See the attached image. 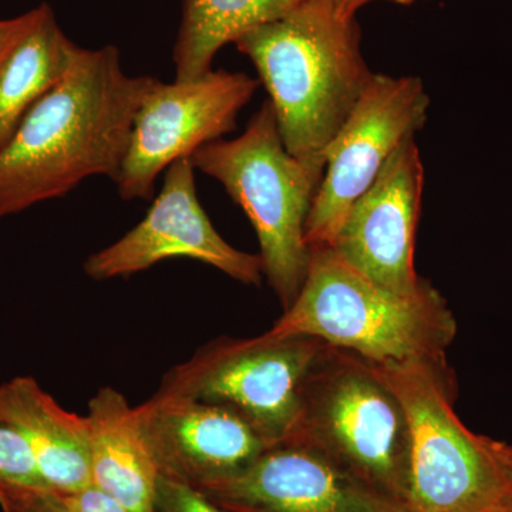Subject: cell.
I'll use <instances>...</instances> for the list:
<instances>
[{
	"label": "cell",
	"instance_id": "cell-1",
	"mask_svg": "<svg viewBox=\"0 0 512 512\" xmlns=\"http://www.w3.org/2000/svg\"><path fill=\"white\" fill-rule=\"evenodd\" d=\"M153 82L124 73L117 47H80L66 76L0 148V220L64 197L94 175L116 183Z\"/></svg>",
	"mask_w": 512,
	"mask_h": 512
},
{
	"label": "cell",
	"instance_id": "cell-2",
	"mask_svg": "<svg viewBox=\"0 0 512 512\" xmlns=\"http://www.w3.org/2000/svg\"><path fill=\"white\" fill-rule=\"evenodd\" d=\"M234 45L254 63L289 154L325 163L326 148L375 74L360 50L356 18L340 15L332 0H308Z\"/></svg>",
	"mask_w": 512,
	"mask_h": 512
},
{
	"label": "cell",
	"instance_id": "cell-3",
	"mask_svg": "<svg viewBox=\"0 0 512 512\" xmlns=\"http://www.w3.org/2000/svg\"><path fill=\"white\" fill-rule=\"evenodd\" d=\"M309 249L301 291L269 335L311 336L379 365L447 362L457 320L430 282L413 295H400L357 271L332 247Z\"/></svg>",
	"mask_w": 512,
	"mask_h": 512
},
{
	"label": "cell",
	"instance_id": "cell-4",
	"mask_svg": "<svg viewBox=\"0 0 512 512\" xmlns=\"http://www.w3.org/2000/svg\"><path fill=\"white\" fill-rule=\"evenodd\" d=\"M190 158L195 170L215 178L247 214L264 275L286 311L308 274L305 225L325 163L289 154L269 100L241 136L205 144Z\"/></svg>",
	"mask_w": 512,
	"mask_h": 512
},
{
	"label": "cell",
	"instance_id": "cell-5",
	"mask_svg": "<svg viewBox=\"0 0 512 512\" xmlns=\"http://www.w3.org/2000/svg\"><path fill=\"white\" fill-rule=\"evenodd\" d=\"M292 440L316 448L370 490L404 508L409 423L377 363L326 345L306 377Z\"/></svg>",
	"mask_w": 512,
	"mask_h": 512
},
{
	"label": "cell",
	"instance_id": "cell-6",
	"mask_svg": "<svg viewBox=\"0 0 512 512\" xmlns=\"http://www.w3.org/2000/svg\"><path fill=\"white\" fill-rule=\"evenodd\" d=\"M379 366L409 423L406 512L507 508L511 485L484 436L457 416L456 379L448 363L406 360Z\"/></svg>",
	"mask_w": 512,
	"mask_h": 512
},
{
	"label": "cell",
	"instance_id": "cell-7",
	"mask_svg": "<svg viewBox=\"0 0 512 512\" xmlns=\"http://www.w3.org/2000/svg\"><path fill=\"white\" fill-rule=\"evenodd\" d=\"M325 348L311 336L268 332L214 340L171 369L156 394L225 407L276 446L295 436L306 377Z\"/></svg>",
	"mask_w": 512,
	"mask_h": 512
},
{
	"label": "cell",
	"instance_id": "cell-8",
	"mask_svg": "<svg viewBox=\"0 0 512 512\" xmlns=\"http://www.w3.org/2000/svg\"><path fill=\"white\" fill-rule=\"evenodd\" d=\"M420 77L373 74L365 93L325 151V173L305 225L311 247H332L346 214L373 184L393 151L429 116Z\"/></svg>",
	"mask_w": 512,
	"mask_h": 512
},
{
	"label": "cell",
	"instance_id": "cell-9",
	"mask_svg": "<svg viewBox=\"0 0 512 512\" xmlns=\"http://www.w3.org/2000/svg\"><path fill=\"white\" fill-rule=\"evenodd\" d=\"M259 84L248 74L225 70L187 82L154 79L134 119L116 181L120 197L147 200L158 175L171 164L232 133Z\"/></svg>",
	"mask_w": 512,
	"mask_h": 512
},
{
	"label": "cell",
	"instance_id": "cell-10",
	"mask_svg": "<svg viewBox=\"0 0 512 512\" xmlns=\"http://www.w3.org/2000/svg\"><path fill=\"white\" fill-rule=\"evenodd\" d=\"M171 258L195 259L245 285L258 286L264 276L259 255L229 245L202 210L191 158L167 168L163 190L143 221L110 247L90 255L84 272L94 281H107L138 274Z\"/></svg>",
	"mask_w": 512,
	"mask_h": 512
},
{
	"label": "cell",
	"instance_id": "cell-11",
	"mask_svg": "<svg viewBox=\"0 0 512 512\" xmlns=\"http://www.w3.org/2000/svg\"><path fill=\"white\" fill-rule=\"evenodd\" d=\"M423 187V161L410 137L350 207L332 244L353 268L400 295H413L427 282L414 268Z\"/></svg>",
	"mask_w": 512,
	"mask_h": 512
},
{
	"label": "cell",
	"instance_id": "cell-12",
	"mask_svg": "<svg viewBox=\"0 0 512 512\" xmlns=\"http://www.w3.org/2000/svg\"><path fill=\"white\" fill-rule=\"evenodd\" d=\"M198 491L229 512H406L299 440L266 448L238 476Z\"/></svg>",
	"mask_w": 512,
	"mask_h": 512
},
{
	"label": "cell",
	"instance_id": "cell-13",
	"mask_svg": "<svg viewBox=\"0 0 512 512\" xmlns=\"http://www.w3.org/2000/svg\"><path fill=\"white\" fill-rule=\"evenodd\" d=\"M136 412L158 474L195 490L238 476L269 448L247 421L217 404L154 394Z\"/></svg>",
	"mask_w": 512,
	"mask_h": 512
},
{
	"label": "cell",
	"instance_id": "cell-14",
	"mask_svg": "<svg viewBox=\"0 0 512 512\" xmlns=\"http://www.w3.org/2000/svg\"><path fill=\"white\" fill-rule=\"evenodd\" d=\"M0 419L26 440L50 493L93 485L86 416L64 409L33 377H15L0 386Z\"/></svg>",
	"mask_w": 512,
	"mask_h": 512
},
{
	"label": "cell",
	"instance_id": "cell-15",
	"mask_svg": "<svg viewBox=\"0 0 512 512\" xmlns=\"http://www.w3.org/2000/svg\"><path fill=\"white\" fill-rule=\"evenodd\" d=\"M94 487L119 501L128 512H156L158 470L136 407L113 389L94 394L86 414Z\"/></svg>",
	"mask_w": 512,
	"mask_h": 512
},
{
	"label": "cell",
	"instance_id": "cell-16",
	"mask_svg": "<svg viewBox=\"0 0 512 512\" xmlns=\"http://www.w3.org/2000/svg\"><path fill=\"white\" fill-rule=\"evenodd\" d=\"M0 63V148L29 110L66 76L80 47L64 35L47 3Z\"/></svg>",
	"mask_w": 512,
	"mask_h": 512
},
{
	"label": "cell",
	"instance_id": "cell-17",
	"mask_svg": "<svg viewBox=\"0 0 512 512\" xmlns=\"http://www.w3.org/2000/svg\"><path fill=\"white\" fill-rule=\"evenodd\" d=\"M308 0H185L174 47L175 80L187 82L212 70L222 47L249 30L282 19Z\"/></svg>",
	"mask_w": 512,
	"mask_h": 512
},
{
	"label": "cell",
	"instance_id": "cell-18",
	"mask_svg": "<svg viewBox=\"0 0 512 512\" xmlns=\"http://www.w3.org/2000/svg\"><path fill=\"white\" fill-rule=\"evenodd\" d=\"M0 485L47 490L35 457L15 427L0 419Z\"/></svg>",
	"mask_w": 512,
	"mask_h": 512
},
{
	"label": "cell",
	"instance_id": "cell-19",
	"mask_svg": "<svg viewBox=\"0 0 512 512\" xmlns=\"http://www.w3.org/2000/svg\"><path fill=\"white\" fill-rule=\"evenodd\" d=\"M156 512H229L190 485L158 476Z\"/></svg>",
	"mask_w": 512,
	"mask_h": 512
},
{
	"label": "cell",
	"instance_id": "cell-20",
	"mask_svg": "<svg viewBox=\"0 0 512 512\" xmlns=\"http://www.w3.org/2000/svg\"><path fill=\"white\" fill-rule=\"evenodd\" d=\"M3 512H62L50 491L0 485Z\"/></svg>",
	"mask_w": 512,
	"mask_h": 512
},
{
	"label": "cell",
	"instance_id": "cell-21",
	"mask_svg": "<svg viewBox=\"0 0 512 512\" xmlns=\"http://www.w3.org/2000/svg\"><path fill=\"white\" fill-rule=\"evenodd\" d=\"M53 497L62 512H128L119 501L94 485L74 493L53 494Z\"/></svg>",
	"mask_w": 512,
	"mask_h": 512
},
{
	"label": "cell",
	"instance_id": "cell-22",
	"mask_svg": "<svg viewBox=\"0 0 512 512\" xmlns=\"http://www.w3.org/2000/svg\"><path fill=\"white\" fill-rule=\"evenodd\" d=\"M35 9L19 16V18L0 20V63L8 55L10 47L22 36V33L29 28L30 23L35 19Z\"/></svg>",
	"mask_w": 512,
	"mask_h": 512
},
{
	"label": "cell",
	"instance_id": "cell-23",
	"mask_svg": "<svg viewBox=\"0 0 512 512\" xmlns=\"http://www.w3.org/2000/svg\"><path fill=\"white\" fill-rule=\"evenodd\" d=\"M485 444H487L488 450L491 451L495 461H497L498 467L503 471L504 477L507 478L512 488V446L511 444L503 443V441H497L485 437Z\"/></svg>",
	"mask_w": 512,
	"mask_h": 512
},
{
	"label": "cell",
	"instance_id": "cell-24",
	"mask_svg": "<svg viewBox=\"0 0 512 512\" xmlns=\"http://www.w3.org/2000/svg\"><path fill=\"white\" fill-rule=\"evenodd\" d=\"M332 2L340 15L345 16V18L355 19L356 13L360 9L365 8L369 3L376 2V0H332Z\"/></svg>",
	"mask_w": 512,
	"mask_h": 512
},
{
	"label": "cell",
	"instance_id": "cell-25",
	"mask_svg": "<svg viewBox=\"0 0 512 512\" xmlns=\"http://www.w3.org/2000/svg\"><path fill=\"white\" fill-rule=\"evenodd\" d=\"M389 2L397 3V5L409 6L414 3L421 2V0H389Z\"/></svg>",
	"mask_w": 512,
	"mask_h": 512
},
{
	"label": "cell",
	"instance_id": "cell-26",
	"mask_svg": "<svg viewBox=\"0 0 512 512\" xmlns=\"http://www.w3.org/2000/svg\"><path fill=\"white\" fill-rule=\"evenodd\" d=\"M507 510H510L512 512V493L510 495V498H508Z\"/></svg>",
	"mask_w": 512,
	"mask_h": 512
},
{
	"label": "cell",
	"instance_id": "cell-27",
	"mask_svg": "<svg viewBox=\"0 0 512 512\" xmlns=\"http://www.w3.org/2000/svg\"><path fill=\"white\" fill-rule=\"evenodd\" d=\"M497 512H511V511L507 510V508H504V510H500V511H497Z\"/></svg>",
	"mask_w": 512,
	"mask_h": 512
}]
</instances>
